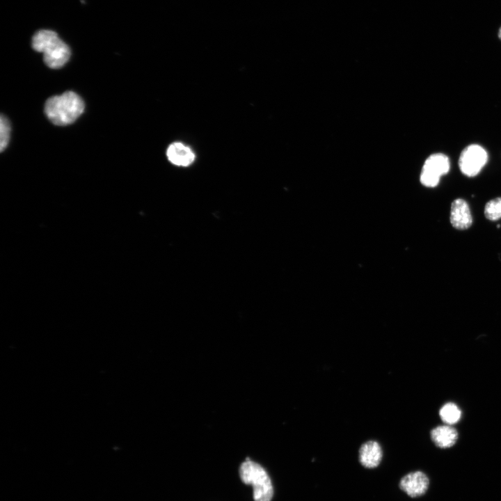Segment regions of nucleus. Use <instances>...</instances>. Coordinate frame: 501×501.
I'll use <instances>...</instances> for the list:
<instances>
[{"label":"nucleus","instance_id":"3","mask_svg":"<svg viewBox=\"0 0 501 501\" xmlns=\"http://www.w3.org/2000/svg\"><path fill=\"white\" fill-rule=\"evenodd\" d=\"M239 476L244 484L253 486L255 501H271L273 494L272 483L260 464L247 458L239 468Z\"/></svg>","mask_w":501,"mask_h":501},{"label":"nucleus","instance_id":"12","mask_svg":"<svg viewBox=\"0 0 501 501\" xmlns=\"http://www.w3.org/2000/svg\"><path fill=\"white\" fill-rule=\"evenodd\" d=\"M484 214L490 221L501 218V197L491 200L486 204Z\"/></svg>","mask_w":501,"mask_h":501},{"label":"nucleus","instance_id":"10","mask_svg":"<svg viewBox=\"0 0 501 501\" xmlns=\"http://www.w3.org/2000/svg\"><path fill=\"white\" fill-rule=\"evenodd\" d=\"M431 438L437 447L446 449L456 443L458 439V433L454 428L450 425L438 426L431 431Z\"/></svg>","mask_w":501,"mask_h":501},{"label":"nucleus","instance_id":"8","mask_svg":"<svg viewBox=\"0 0 501 501\" xmlns=\"http://www.w3.org/2000/svg\"><path fill=\"white\" fill-rule=\"evenodd\" d=\"M381 459L382 450L376 441L366 442L359 450V461L365 468H373L378 466Z\"/></svg>","mask_w":501,"mask_h":501},{"label":"nucleus","instance_id":"2","mask_svg":"<svg viewBox=\"0 0 501 501\" xmlns=\"http://www.w3.org/2000/svg\"><path fill=\"white\" fill-rule=\"evenodd\" d=\"M32 47L43 54L45 63L50 68L63 67L70 57V49L58 35L47 29L37 31L32 38Z\"/></svg>","mask_w":501,"mask_h":501},{"label":"nucleus","instance_id":"13","mask_svg":"<svg viewBox=\"0 0 501 501\" xmlns=\"http://www.w3.org/2000/svg\"><path fill=\"white\" fill-rule=\"evenodd\" d=\"M10 134V126L8 120L3 116L0 119V150L3 151L6 148Z\"/></svg>","mask_w":501,"mask_h":501},{"label":"nucleus","instance_id":"5","mask_svg":"<svg viewBox=\"0 0 501 501\" xmlns=\"http://www.w3.org/2000/svg\"><path fill=\"white\" fill-rule=\"evenodd\" d=\"M488 161V154L479 145L472 144L461 152L459 166L461 173L468 177L479 174Z\"/></svg>","mask_w":501,"mask_h":501},{"label":"nucleus","instance_id":"9","mask_svg":"<svg viewBox=\"0 0 501 501\" xmlns=\"http://www.w3.org/2000/svg\"><path fill=\"white\" fill-rule=\"evenodd\" d=\"M168 160L175 165L187 166L195 159L191 150L181 143H174L169 145L166 152Z\"/></svg>","mask_w":501,"mask_h":501},{"label":"nucleus","instance_id":"11","mask_svg":"<svg viewBox=\"0 0 501 501\" xmlns=\"http://www.w3.org/2000/svg\"><path fill=\"white\" fill-rule=\"evenodd\" d=\"M441 420L448 425L456 423L461 418V412L454 403L445 404L440 410Z\"/></svg>","mask_w":501,"mask_h":501},{"label":"nucleus","instance_id":"1","mask_svg":"<svg viewBox=\"0 0 501 501\" xmlns=\"http://www.w3.org/2000/svg\"><path fill=\"white\" fill-rule=\"evenodd\" d=\"M82 99L72 91L49 98L45 105V113L49 120L58 126L74 122L84 112Z\"/></svg>","mask_w":501,"mask_h":501},{"label":"nucleus","instance_id":"4","mask_svg":"<svg viewBox=\"0 0 501 501\" xmlns=\"http://www.w3.org/2000/svg\"><path fill=\"white\" fill-rule=\"evenodd\" d=\"M450 168V163L447 155L443 153L430 155L426 159L420 174L422 184L427 187L437 186L440 177L447 174Z\"/></svg>","mask_w":501,"mask_h":501},{"label":"nucleus","instance_id":"14","mask_svg":"<svg viewBox=\"0 0 501 501\" xmlns=\"http://www.w3.org/2000/svg\"><path fill=\"white\" fill-rule=\"evenodd\" d=\"M498 36L499 39L501 40V26L498 29Z\"/></svg>","mask_w":501,"mask_h":501},{"label":"nucleus","instance_id":"6","mask_svg":"<svg viewBox=\"0 0 501 501\" xmlns=\"http://www.w3.org/2000/svg\"><path fill=\"white\" fill-rule=\"evenodd\" d=\"M429 485V477L422 471L410 472L404 476L399 482L400 488L411 498L423 495Z\"/></svg>","mask_w":501,"mask_h":501},{"label":"nucleus","instance_id":"7","mask_svg":"<svg viewBox=\"0 0 501 501\" xmlns=\"http://www.w3.org/2000/svg\"><path fill=\"white\" fill-rule=\"evenodd\" d=\"M450 223L458 230L469 228L472 223V218L468 204L466 200L458 198L451 205Z\"/></svg>","mask_w":501,"mask_h":501}]
</instances>
